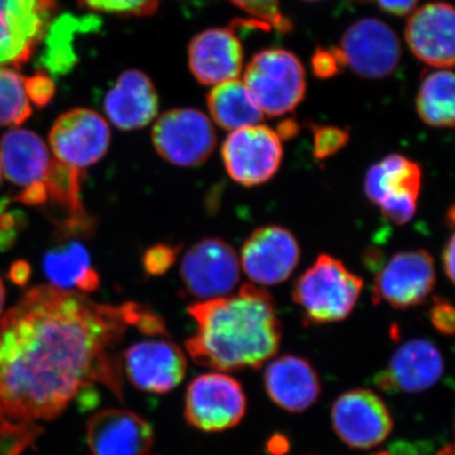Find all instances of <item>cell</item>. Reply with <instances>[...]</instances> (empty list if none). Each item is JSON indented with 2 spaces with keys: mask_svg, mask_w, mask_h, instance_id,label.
<instances>
[{
  "mask_svg": "<svg viewBox=\"0 0 455 455\" xmlns=\"http://www.w3.org/2000/svg\"><path fill=\"white\" fill-rule=\"evenodd\" d=\"M269 451L274 455H283L286 449L289 448V443L284 438H272L271 442L268 443Z\"/></svg>",
  "mask_w": 455,
  "mask_h": 455,
  "instance_id": "cell-41",
  "label": "cell"
},
{
  "mask_svg": "<svg viewBox=\"0 0 455 455\" xmlns=\"http://www.w3.org/2000/svg\"><path fill=\"white\" fill-rule=\"evenodd\" d=\"M152 140L157 154L180 167H196L211 157L217 133L211 119L191 108L169 110L156 122Z\"/></svg>",
  "mask_w": 455,
  "mask_h": 455,
  "instance_id": "cell-8",
  "label": "cell"
},
{
  "mask_svg": "<svg viewBox=\"0 0 455 455\" xmlns=\"http://www.w3.org/2000/svg\"><path fill=\"white\" fill-rule=\"evenodd\" d=\"M316 160L324 161L341 151L349 142V132L334 125H311Z\"/></svg>",
  "mask_w": 455,
  "mask_h": 455,
  "instance_id": "cell-31",
  "label": "cell"
},
{
  "mask_svg": "<svg viewBox=\"0 0 455 455\" xmlns=\"http://www.w3.org/2000/svg\"><path fill=\"white\" fill-rule=\"evenodd\" d=\"M300 260L295 236L280 226L254 230L242 248V267L257 286H276L291 276Z\"/></svg>",
  "mask_w": 455,
  "mask_h": 455,
  "instance_id": "cell-16",
  "label": "cell"
},
{
  "mask_svg": "<svg viewBox=\"0 0 455 455\" xmlns=\"http://www.w3.org/2000/svg\"><path fill=\"white\" fill-rule=\"evenodd\" d=\"M265 390L269 398L289 412H302L316 403L322 392L319 376L307 361L286 355L268 364L265 371Z\"/></svg>",
  "mask_w": 455,
  "mask_h": 455,
  "instance_id": "cell-22",
  "label": "cell"
},
{
  "mask_svg": "<svg viewBox=\"0 0 455 455\" xmlns=\"http://www.w3.org/2000/svg\"><path fill=\"white\" fill-rule=\"evenodd\" d=\"M25 83L16 70L0 66V127L23 124L32 116Z\"/></svg>",
  "mask_w": 455,
  "mask_h": 455,
  "instance_id": "cell-28",
  "label": "cell"
},
{
  "mask_svg": "<svg viewBox=\"0 0 455 455\" xmlns=\"http://www.w3.org/2000/svg\"><path fill=\"white\" fill-rule=\"evenodd\" d=\"M430 322L439 333L453 335L455 331L453 305L445 299L436 298L430 309Z\"/></svg>",
  "mask_w": 455,
  "mask_h": 455,
  "instance_id": "cell-34",
  "label": "cell"
},
{
  "mask_svg": "<svg viewBox=\"0 0 455 455\" xmlns=\"http://www.w3.org/2000/svg\"><path fill=\"white\" fill-rule=\"evenodd\" d=\"M56 0H0V66L20 68L50 26Z\"/></svg>",
  "mask_w": 455,
  "mask_h": 455,
  "instance_id": "cell-11",
  "label": "cell"
},
{
  "mask_svg": "<svg viewBox=\"0 0 455 455\" xmlns=\"http://www.w3.org/2000/svg\"><path fill=\"white\" fill-rule=\"evenodd\" d=\"M454 254L455 239L454 235H451L447 245H445L444 252H443V266H444L445 274H447L451 283H454Z\"/></svg>",
  "mask_w": 455,
  "mask_h": 455,
  "instance_id": "cell-39",
  "label": "cell"
},
{
  "mask_svg": "<svg viewBox=\"0 0 455 455\" xmlns=\"http://www.w3.org/2000/svg\"><path fill=\"white\" fill-rule=\"evenodd\" d=\"M25 88L27 97L36 107L44 108L52 100L55 95V84L49 75L37 73L26 79Z\"/></svg>",
  "mask_w": 455,
  "mask_h": 455,
  "instance_id": "cell-33",
  "label": "cell"
},
{
  "mask_svg": "<svg viewBox=\"0 0 455 455\" xmlns=\"http://www.w3.org/2000/svg\"><path fill=\"white\" fill-rule=\"evenodd\" d=\"M44 271L52 286L80 293L97 291L100 276L86 248L76 242L53 248L44 257Z\"/></svg>",
  "mask_w": 455,
  "mask_h": 455,
  "instance_id": "cell-24",
  "label": "cell"
},
{
  "mask_svg": "<svg viewBox=\"0 0 455 455\" xmlns=\"http://www.w3.org/2000/svg\"><path fill=\"white\" fill-rule=\"evenodd\" d=\"M185 292L199 300L230 295L241 277L235 248L218 238L197 242L185 253L180 267Z\"/></svg>",
  "mask_w": 455,
  "mask_h": 455,
  "instance_id": "cell-10",
  "label": "cell"
},
{
  "mask_svg": "<svg viewBox=\"0 0 455 455\" xmlns=\"http://www.w3.org/2000/svg\"><path fill=\"white\" fill-rule=\"evenodd\" d=\"M31 265L26 260H16V262L12 263L11 268H9V280L18 284V286H26L31 280Z\"/></svg>",
  "mask_w": 455,
  "mask_h": 455,
  "instance_id": "cell-38",
  "label": "cell"
},
{
  "mask_svg": "<svg viewBox=\"0 0 455 455\" xmlns=\"http://www.w3.org/2000/svg\"><path fill=\"white\" fill-rule=\"evenodd\" d=\"M208 109L212 121L230 132L260 124L265 119L239 79L215 85L208 95Z\"/></svg>",
  "mask_w": 455,
  "mask_h": 455,
  "instance_id": "cell-25",
  "label": "cell"
},
{
  "mask_svg": "<svg viewBox=\"0 0 455 455\" xmlns=\"http://www.w3.org/2000/svg\"><path fill=\"white\" fill-rule=\"evenodd\" d=\"M434 259L424 250L392 256L376 274L373 300L385 301L394 309H409L423 304L435 286Z\"/></svg>",
  "mask_w": 455,
  "mask_h": 455,
  "instance_id": "cell-12",
  "label": "cell"
},
{
  "mask_svg": "<svg viewBox=\"0 0 455 455\" xmlns=\"http://www.w3.org/2000/svg\"><path fill=\"white\" fill-rule=\"evenodd\" d=\"M243 84L260 112L269 116L292 112L307 94L304 66L283 49L256 53L245 68Z\"/></svg>",
  "mask_w": 455,
  "mask_h": 455,
  "instance_id": "cell-4",
  "label": "cell"
},
{
  "mask_svg": "<svg viewBox=\"0 0 455 455\" xmlns=\"http://www.w3.org/2000/svg\"><path fill=\"white\" fill-rule=\"evenodd\" d=\"M86 442L92 455H149L154 427L128 410H101L86 424Z\"/></svg>",
  "mask_w": 455,
  "mask_h": 455,
  "instance_id": "cell-17",
  "label": "cell"
},
{
  "mask_svg": "<svg viewBox=\"0 0 455 455\" xmlns=\"http://www.w3.org/2000/svg\"><path fill=\"white\" fill-rule=\"evenodd\" d=\"M313 70L319 79H329L339 73L341 66L334 55L333 49L316 51L313 57Z\"/></svg>",
  "mask_w": 455,
  "mask_h": 455,
  "instance_id": "cell-35",
  "label": "cell"
},
{
  "mask_svg": "<svg viewBox=\"0 0 455 455\" xmlns=\"http://www.w3.org/2000/svg\"><path fill=\"white\" fill-rule=\"evenodd\" d=\"M84 7L123 16H151L164 0H79Z\"/></svg>",
  "mask_w": 455,
  "mask_h": 455,
  "instance_id": "cell-30",
  "label": "cell"
},
{
  "mask_svg": "<svg viewBox=\"0 0 455 455\" xmlns=\"http://www.w3.org/2000/svg\"><path fill=\"white\" fill-rule=\"evenodd\" d=\"M341 66L364 79L390 76L401 60V44L390 26L377 18H362L344 32L340 46L333 49Z\"/></svg>",
  "mask_w": 455,
  "mask_h": 455,
  "instance_id": "cell-5",
  "label": "cell"
},
{
  "mask_svg": "<svg viewBox=\"0 0 455 455\" xmlns=\"http://www.w3.org/2000/svg\"><path fill=\"white\" fill-rule=\"evenodd\" d=\"M444 372L442 353L430 341H407L394 353L388 366L374 377L377 387L387 394H416L435 385Z\"/></svg>",
  "mask_w": 455,
  "mask_h": 455,
  "instance_id": "cell-19",
  "label": "cell"
},
{
  "mask_svg": "<svg viewBox=\"0 0 455 455\" xmlns=\"http://www.w3.org/2000/svg\"><path fill=\"white\" fill-rule=\"evenodd\" d=\"M236 8L252 17L259 28L275 29L280 33H290L293 25L283 12L280 0H229Z\"/></svg>",
  "mask_w": 455,
  "mask_h": 455,
  "instance_id": "cell-29",
  "label": "cell"
},
{
  "mask_svg": "<svg viewBox=\"0 0 455 455\" xmlns=\"http://www.w3.org/2000/svg\"><path fill=\"white\" fill-rule=\"evenodd\" d=\"M331 421L341 442L355 449L382 444L394 427L390 411L382 398L364 388L338 397L331 409Z\"/></svg>",
  "mask_w": 455,
  "mask_h": 455,
  "instance_id": "cell-14",
  "label": "cell"
},
{
  "mask_svg": "<svg viewBox=\"0 0 455 455\" xmlns=\"http://www.w3.org/2000/svg\"><path fill=\"white\" fill-rule=\"evenodd\" d=\"M122 371L132 385L147 394L164 395L184 379L188 361L184 352L171 341H140L125 349Z\"/></svg>",
  "mask_w": 455,
  "mask_h": 455,
  "instance_id": "cell-15",
  "label": "cell"
},
{
  "mask_svg": "<svg viewBox=\"0 0 455 455\" xmlns=\"http://www.w3.org/2000/svg\"><path fill=\"white\" fill-rule=\"evenodd\" d=\"M438 455H454L453 445H447L439 451Z\"/></svg>",
  "mask_w": 455,
  "mask_h": 455,
  "instance_id": "cell-43",
  "label": "cell"
},
{
  "mask_svg": "<svg viewBox=\"0 0 455 455\" xmlns=\"http://www.w3.org/2000/svg\"><path fill=\"white\" fill-rule=\"evenodd\" d=\"M307 2H316V0H307Z\"/></svg>",
  "mask_w": 455,
  "mask_h": 455,
  "instance_id": "cell-45",
  "label": "cell"
},
{
  "mask_svg": "<svg viewBox=\"0 0 455 455\" xmlns=\"http://www.w3.org/2000/svg\"><path fill=\"white\" fill-rule=\"evenodd\" d=\"M17 202L25 204L29 206H40L47 203L49 196H47L46 185L44 181L35 182L23 188L22 193L16 196Z\"/></svg>",
  "mask_w": 455,
  "mask_h": 455,
  "instance_id": "cell-36",
  "label": "cell"
},
{
  "mask_svg": "<svg viewBox=\"0 0 455 455\" xmlns=\"http://www.w3.org/2000/svg\"><path fill=\"white\" fill-rule=\"evenodd\" d=\"M188 68L202 85L238 79L243 68V47L232 27L200 32L188 44Z\"/></svg>",
  "mask_w": 455,
  "mask_h": 455,
  "instance_id": "cell-20",
  "label": "cell"
},
{
  "mask_svg": "<svg viewBox=\"0 0 455 455\" xmlns=\"http://www.w3.org/2000/svg\"><path fill=\"white\" fill-rule=\"evenodd\" d=\"M50 163L49 149L35 132L17 128L7 132L0 140L2 172L17 187L44 181Z\"/></svg>",
  "mask_w": 455,
  "mask_h": 455,
  "instance_id": "cell-23",
  "label": "cell"
},
{
  "mask_svg": "<svg viewBox=\"0 0 455 455\" xmlns=\"http://www.w3.org/2000/svg\"><path fill=\"white\" fill-rule=\"evenodd\" d=\"M419 0H376L379 7L395 16H405L414 11Z\"/></svg>",
  "mask_w": 455,
  "mask_h": 455,
  "instance_id": "cell-37",
  "label": "cell"
},
{
  "mask_svg": "<svg viewBox=\"0 0 455 455\" xmlns=\"http://www.w3.org/2000/svg\"><path fill=\"white\" fill-rule=\"evenodd\" d=\"M362 289L361 277L339 259L323 253L296 281L292 299L310 323L329 324L341 322L352 314Z\"/></svg>",
  "mask_w": 455,
  "mask_h": 455,
  "instance_id": "cell-3",
  "label": "cell"
},
{
  "mask_svg": "<svg viewBox=\"0 0 455 455\" xmlns=\"http://www.w3.org/2000/svg\"><path fill=\"white\" fill-rule=\"evenodd\" d=\"M0 180H2V167H0Z\"/></svg>",
  "mask_w": 455,
  "mask_h": 455,
  "instance_id": "cell-44",
  "label": "cell"
},
{
  "mask_svg": "<svg viewBox=\"0 0 455 455\" xmlns=\"http://www.w3.org/2000/svg\"><path fill=\"white\" fill-rule=\"evenodd\" d=\"M85 173L76 167L68 166L61 161L52 160L44 175L47 196L51 203L64 209L68 217H85L88 215L83 205L82 187Z\"/></svg>",
  "mask_w": 455,
  "mask_h": 455,
  "instance_id": "cell-27",
  "label": "cell"
},
{
  "mask_svg": "<svg viewBox=\"0 0 455 455\" xmlns=\"http://www.w3.org/2000/svg\"><path fill=\"white\" fill-rule=\"evenodd\" d=\"M5 302V287L4 283H3L2 278H0V314H2L3 307H4Z\"/></svg>",
  "mask_w": 455,
  "mask_h": 455,
  "instance_id": "cell-42",
  "label": "cell"
},
{
  "mask_svg": "<svg viewBox=\"0 0 455 455\" xmlns=\"http://www.w3.org/2000/svg\"><path fill=\"white\" fill-rule=\"evenodd\" d=\"M247 411L241 383L223 373H206L188 385L184 415L188 424L206 433L232 429Z\"/></svg>",
  "mask_w": 455,
  "mask_h": 455,
  "instance_id": "cell-6",
  "label": "cell"
},
{
  "mask_svg": "<svg viewBox=\"0 0 455 455\" xmlns=\"http://www.w3.org/2000/svg\"><path fill=\"white\" fill-rule=\"evenodd\" d=\"M416 110L430 127H454V74L451 68L425 75L416 95Z\"/></svg>",
  "mask_w": 455,
  "mask_h": 455,
  "instance_id": "cell-26",
  "label": "cell"
},
{
  "mask_svg": "<svg viewBox=\"0 0 455 455\" xmlns=\"http://www.w3.org/2000/svg\"><path fill=\"white\" fill-rule=\"evenodd\" d=\"M103 106L108 118L116 128L134 131L154 121L160 103L152 80L142 71L127 70L108 90Z\"/></svg>",
  "mask_w": 455,
  "mask_h": 455,
  "instance_id": "cell-21",
  "label": "cell"
},
{
  "mask_svg": "<svg viewBox=\"0 0 455 455\" xmlns=\"http://www.w3.org/2000/svg\"><path fill=\"white\" fill-rule=\"evenodd\" d=\"M228 175L243 187L269 181L283 163V148L276 132L257 124L233 131L221 147Z\"/></svg>",
  "mask_w": 455,
  "mask_h": 455,
  "instance_id": "cell-9",
  "label": "cell"
},
{
  "mask_svg": "<svg viewBox=\"0 0 455 455\" xmlns=\"http://www.w3.org/2000/svg\"><path fill=\"white\" fill-rule=\"evenodd\" d=\"M181 247L170 244H156L148 248L142 257L143 269L148 276H163L178 259Z\"/></svg>",
  "mask_w": 455,
  "mask_h": 455,
  "instance_id": "cell-32",
  "label": "cell"
},
{
  "mask_svg": "<svg viewBox=\"0 0 455 455\" xmlns=\"http://www.w3.org/2000/svg\"><path fill=\"white\" fill-rule=\"evenodd\" d=\"M275 132H276L280 140H291L299 133V125L296 121L289 119V121L280 123V124H278L277 131Z\"/></svg>",
  "mask_w": 455,
  "mask_h": 455,
  "instance_id": "cell-40",
  "label": "cell"
},
{
  "mask_svg": "<svg viewBox=\"0 0 455 455\" xmlns=\"http://www.w3.org/2000/svg\"><path fill=\"white\" fill-rule=\"evenodd\" d=\"M131 326L152 334L158 314L137 302L98 304L46 284L28 290L0 316V423L53 420L95 383L123 400L114 349Z\"/></svg>",
  "mask_w": 455,
  "mask_h": 455,
  "instance_id": "cell-1",
  "label": "cell"
},
{
  "mask_svg": "<svg viewBox=\"0 0 455 455\" xmlns=\"http://www.w3.org/2000/svg\"><path fill=\"white\" fill-rule=\"evenodd\" d=\"M454 22L453 5L427 3L409 18L405 29L407 46L416 59L431 68H453Z\"/></svg>",
  "mask_w": 455,
  "mask_h": 455,
  "instance_id": "cell-18",
  "label": "cell"
},
{
  "mask_svg": "<svg viewBox=\"0 0 455 455\" xmlns=\"http://www.w3.org/2000/svg\"><path fill=\"white\" fill-rule=\"evenodd\" d=\"M188 313L196 331L185 347L199 366L220 372L259 368L280 348L283 333L274 299L257 284L196 302Z\"/></svg>",
  "mask_w": 455,
  "mask_h": 455,
  "instance_id": "cell-2",
  "label": "cell"
},
{
  "mask_svg": "<svg viewBox=\"0 0 455 455\" xmlns=\"http://www.w3.org/2000/svg\"><path fill=\"white\" fill-rule=\"evenodd\" d=\"M421 181V167L406 156L395 154L370 167L364 178V191L386 220L403 226L414 218Z\"/></svg>",
  "mask_w": 455,
  "mask_h": 455,
  "instance_id": "cell-7",
  "label": "cell"
},
{
  "mask_svg": "<svg viewBox=\"0 0 455 455\" xmlns=\"http://www.w3.org/2000/svg\"><path fill=\"white\" fill-rule=\"evenodd\" d=\"M110 137L109 125L100 114L76 108L56 119L49 140L57 160L82 170L107 155Z\"/></svg>",
  "mask_w": 455,
  "mask_h": 455,
  "instance_id": "cell-13",
  "label": "cell"
}]
</instances>
